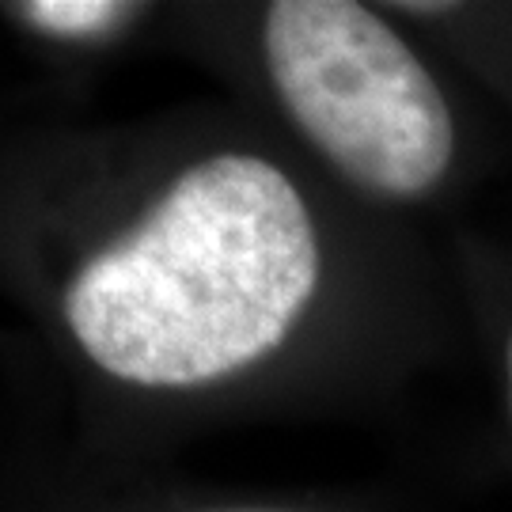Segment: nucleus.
I'll return each mask as SVG.
<instances>
[{
	"mask_svg": "<svg viewBox=\"0 0 512 512\" xmlns=\"http://www.w3.org/2000/svg\"><path fill=\"white\" fill-rule=\"evenodd\" d=\"M399 228L239 103L4 141V289L107 440L403 372L437 330Z\"/></svg>",
	"mask_w": 512,
	"mask_h": 512,
	"instance_id": "1",
	"label": "nucleus"
},
{
	"mask_svg": "<svg viewBox=\"0 0 512 512\" xmlns=\"http://www.w3.org/2000/svg\"><path fill=\"white\" fill-rule=\"evenodd\" d=\"M171 23L239 107L368 213L406 224L471 179L475 133L452 69L387 4H186Z\"/></svg>",
	"mask_w": 512,
	"mask_h": 512,
	"instance_id": "2",
	"label": "nucleus"
},
{
	"mask_svg": "<svg viewBox=\"0 0 512 512\" xmlns=\"http://www.w3.org/2000/svg\"><path fill=\"white\" fill-rule=\"evenodd\" d=\"M4 23L46 61L80 69L103 65L167 23L164 4L145 0H19L0 8Z\"/></svg>",
	"mask_w": 512,
	"mask_h": 512,
	"instance_id": "3",
	"label": "nucleus"
},
{
	"mask_svg": "<svg viewBox=\"0 0 512 512\" xmlns=\"http://www.w3.org/2000/svg\"><path fill=\"white\" fill-rule=\"evenodd\" d=\"M395 16L410 23L448 69L475 80L512 110V4L494 0H399L387 4Z\"/></svg>",
	"mask_w": 512,
	"mask_h": 512,
	"instance_id": "4",
	"label": "nucleus"
},
{
	"mask_svg": "<svg viewBox=\"0 0 512 512\" xmlns=\"http://www.w3.org/2000/svg\"><path fill=\"white\" fill-rule=\"evenodd\" d=\"M452 262H456L459 281L475 304L478 330H482V342L494 361L497 403H501V421H505L512 444V258L459 236Z\"/></svg>",
	"mask_w": 512,
	"mask_h": 512,
	"instance_id": "5",
	"label": "nucleus"
},
{
	"mask_svg": "<svg viewBox=\"0 0 512 512\" xmlns=\"http://www.w3.org/2000/svg\"><path fill=\"white\" fill-rule=\"evenodd\" d=\"M118 512H349L323 501H289V497H190V501H148Z\"/></svg>",
	"mask_w": 512,
	"mask_h": 512,
	"instance_id": "6",
	"label": "nucleus"
}]
</instances>
